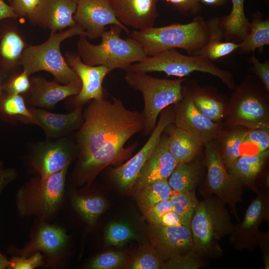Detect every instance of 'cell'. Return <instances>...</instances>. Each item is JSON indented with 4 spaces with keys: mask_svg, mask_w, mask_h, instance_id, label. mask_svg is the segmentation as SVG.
<instances>
[{
    "mask_svg": "<svg viewBox=\"0 0 269 269\" xmlns=\"http://www.w3.org/2000/svg\"><path fill=\"white\" fill-rule=\"evenodd\" d=\"M144 125L143 114L128 110L119 99L92 100L78 134L82 170H95L127 157L135 146L126 148L125 143Z\"/></svg>",
    "mask_w": 269,
    "mask_h": 269,
    "instance_id": "6da1fadb",
    "label": "cell"
},
{
    "mask_svg": "<svg viewBox=\"0 0 269 269\" xmlns=\"http://www.w3.org/2000/svg\"><path fill=\"white\" fill-rule=\"evenodd\" d=\"M129 36L139 43L146 56L176 48L192 55L206 45L209 31L206 21L197 15L188 23L134 30Z\"/></svg>",
    "mask_w": 269,
    "mask_h": 269,
    "instance_id": "7a4b0ae2",
    "label": "cell"
},
{
    "mask_svg": "<svg viewBox=\"0 0 269 269\" xmlns=\"http://www.w3.org/2000/svg\"><path fill=\"white\" fill-rule=\"evenodd\" d=\"M225 205L217 197L207 196L199 202L193 215L192 251L203 258H220L223 254L220 242L233 231L234 225Z\"/></svg>",
    "mask_w": 269,
    "mask_h": 269,
    "instance_id": "3957f363",
    "label": "cell"
},
{
    "mask_svg": "<svg viewBox=\"0 0 269 269\" xmlns=\"http://www.w3.org/2000/svg\"><path fill=\"white\" fill-rule=\"evenodd\" d=\"M123 29L112 24L109 30H104L98 45L91 43L86 35L79 36L77 53L82 61L91 66L103 65L127 71L133 63L143 60L146 55L141 46L128 36L123 39L120 34Z\"/></svg>",
    "mask_w": 269,
    "mask_h": 269,
    "instance_id": "277c9868",
    "label": "cell"
},
{
    "mask_svg": "<svg viewBox=\"0 0 269 269\" xmlns=\"http://www.w3.org/2000/svg\"><path fill=\"white\" fill-rule=\"evenodd\" d=\"M83 34L86 35L84 28L76 23L64 30L50 32L48 38L41 44H28L21 59L22 70L29 76L40 71L48 72L55 81L64 85L79 79L66 63L60 47L64 40Z\"/></svg>",
    "mask_w": 269,
    "mask_h": 269,
    "instance_id": "5b68a950",
    "label": "cell"
},
{
    "mask_svg": "<svg viewBox=\"0 0 269 269\" xmlns=\"http://www.w3.org/2000/svg\"><path fill=\"white\" fill-rule=\"evenodd\" d=\"M124 78L127 83L142 95L145 134L153 131L161 112L182 99V84L186 80L184 78L175 80L158 78L146 73L131 70L126 71Z\"/></svg>",
    "mask_w": 269,
    "mask_h": 269,
    "instance_id": "8992f818",
    "label": "cell"
},
{
    "mask_svg": "<svg viewBox=\"0 0 269 269\" xmlns=\"http://www.w3.org/2000/svg\"><path fill=\"white\" fill-rule=\"evenodd\" d=\"M128 70L144 73L163 72L168 76L180 78L199 71L218 77L230 89L235 87L233 76L230 72L220 68L212 61L204 56L183 55L175 48L146 56L137 63L132 64Z\"/></svg>",
    "mask_w": 269,
    "mask_h": 269,
    "instance_id": "52a82bcc",
    "label": "cell"
},
{
    "mask_svg": "<svg viewBox=\"0 0 269 269\" xmlns=\"http://www.w3.org/2000/svg\"><path fill=\"white\" fill-rule=\"evenodd\" d=\"M67 168L52 174L46 179H34L23 186L16 197L20 214L42 218L53 214L62 201Z\"/></svg>",
    "mask_w": 269,
    "mask_h": 269,
    "instance_id": "ba28073f",
    "label": "cell"
},
{
    "mask_svg": "<svg viewBox=\"0 0 269 269\" xmlns=\"http://www.w3.org/2000/svg\"><path fill=\"white\" fill-rule=\"evenodd\" d=\"M205 146L207 168L206 192L215 194L228 205L231 212L239 221L237 204L243 200L242 185L227 171L216 143L213 140Z\"/></svg>",
    "mask_w": 269,
    "mask_h": 269,
    "instance_id": "9c48e42d",
    "label": "cell"
},
{
    "mask_svg": "<svg viewBox=\"0 0 269 269\" xmlns=\"http://www.w3.org/2000/svg\"><path fill=\"white\" fill-rule=\"evenodd\" d=\"M235 90L232 98L235 106L231 114V123L249 130L269 128V111L264 93L252 80V77H247Z\"/></svg>",
    "mask_w": 269,
    "mask_h": 269,
    "instance_id": "30bf717a",
    "label": "cell"
},
{
    "mask_svg": "<svg viewBox=\"0 0 269 269\" xmlns=\"http://www.w3.org/2000/svg\"><path fill=\"white\" fill-rule=\"evenodd\" d=\"M182 99L175 104L176 127L188 132L206 145L219 134L220 127L197 109L189 89L182 87Z\"/></svg>",
    "mask_w": 269,
    "mask_h": 269,
    "instance_id": "8fae6325",
    "label": "cell"
},
{
    "mask_svg": "<svg viewBox=\"0 0 269 269\" xmlns=\"http://www.w3.org/2000/svg\"><path fill=\"white\" fill-rule=\"evenodd\" d=\"M163 110L150 137L143 147L127 162L113 170V176L121 188H133L145 162L158 144L162 132L174 123V113L171 110Z\"/></svg>",
    "mask_w": 269,
    "mask_h": 269,
    "instance_id": "7c38bea8",
    "label": "cell"
},
{
    "mask_svg": "<svg viewBox=\"0 0 269 269\" xmlns=\"http://www.w3.org/2000/svg\"><path fill=\"white\" fill-rule=\"evenodd\" d=\"M269 198L266 192L259 191L246 211L243 221L234 226L230 242L237 250H253L256 247L259 227L269 219Z\"/></svg>",
    "mask_w": 269,
    "mask_h": 269,
    "instance_id": "4fadbf2b",
    "label": "cell"
},
{
    "mask_svg": "<svg viewBox=\"0 0 269 269\" xmlns=\"http://www.w3.org/2000/svg\"><path fill=\"white\" fill-rule=\"evenodd\" d=\"M73 18L90 39L100 37L107 25H117L128 34L130 33L117 18L110 0H79Z\"/></svg>",
    "mask_w": 269,
    "mask_h": 269,
    "instance_id": "5bb4252c",
    "label": "cell"
},
{
    "mask_svg": "<svg viewBox=\"0 0 269 269\" xmlns=\"http://www.w3.org/2000/svg\"><path fill=\"white\" fill-rule=\"evenodd\" d=\"M64 57L82 83L80 92L73 98V103L80 106L91 100L103 99L104 90L102 84L104 79L113 69L103 65L86 64L77 53L70 51L65 52Z\"/></svg>",
    "mask_w": 269,
    "mask_h": 269,
    "instance_id": "9a60e30c",
    "label": "cell"
},
{
    "mask_svg": "<svg viewBox=\"0 0 269 269\" xmlns=\"http://www.w3.org/2000/svg\"><path fill=\"white\" fill-rule=\"evenodd\" d=\"M28 44L17 18L0 21V80L19 70Z\"/></svg>",
    "mask_w": 269,
    "mask_h": 269,
    "instance_id": "2e32d148",
    "label": "cell"
},
{
    "mask_svg": "<svg viewBox=\"0 0 269 269\" xmlns=\"http://www.w3.org/2000/svg\"><path fill=\"white\" fill-rule=\"evenodd\" d=\"M149 235L152 247L163 261L193 250L190 229L184 225L151 224Z\"/></svg>",
    "mask_w": 269,
    "mask_h": 269,
    "instance_id": "e0dca14e",
    "label": "cell"
},
{
    "mask_svg": "<svg viewBox=\"0 0 269 269\" xmlns=\"http://www.w3.org/2000/svg\"><path fill=\"white\" fill-rule=\"evenodd\" d=\"M30 87L25 94L30 105L47 109L52 108L59 101L80 91L82 83L79 78L68 84L55 80L49 81L41 76L30 78Z\"/></svg>",
    "mask_w": 269,
    "mask_h": 269,
    "instance_id": "ac0fdd59",
    "label": "cell"
},
{
    "mask_svg": "<svg viewBox=\"0 0 269 269\" xmlns=\"http://www.w3.org/2000/svg\"><path fill=\"white\" fill-rule=\"evenodd\" d=\"M178 163L168 148V137L160 140L145 162L134 186L135 192L158 180L167 179Z\"/></svg>",
    "mask_w": 269,
    "mask_h": 269,
    "instance_id": "d6986e66",
    "label": "cell"
},
{
    "mask_svg": "<svg viewBox=\"0 0 269 269\" xmlns=\"http://www.w3.org/2000/svg\"><path fill=\"white\" fill-rule=\"evenodd\" d=\"M159 0H110L118 20L125 26L138 29L154 26Z\"/></svg>",
    "mask_w": 269,
    "mask_h": 269,
    "instance_id": "ffe728a7",
    "label": "cell"
},
{
    "mask_svg": "<svg viewBox=\"0 0 269 269\" xmlns=\"http://www.w3.org/2000/svg\"><path fill=\"white\" fill-rule=\"evenodd\" d=\"M72 158V150L65 139L42 143L36 147L31 158V164L44 180L52 174L68 166Z\"/></svg>",
    "mask_w": 269,
    "mask_h": 269,
    "instance_id": "44dd1931",
    "label": "cell"
},
{
    "mask_svg": "<svg viewBox=\"0 0 269 269\" xmlns=\"http://www.w3.org/2000/svg\"><path fill=\"white\" fill-rule=\"evenodd\" d=\"M79 0H40L37 25L50 32L63 30L75 25L73 16Z\"/></svg>",
    "mask_w": 269,
    "mask_h": 269,
    "instance_id": "7402d4cb",
    "label": "cell"
},
{
    "mask_svg": "<svg viewBox=\"0 0 269 269\" xmlns=\"http://www.w3.org/2000/svg\"><path fill=\"white\" fill-rule=\"evenodd\" d=\"M31 120L39 126L45 134L51 137H59L74 129L80 123L82 110L77 106L70 113L55 114L44 110L30 109Z\"/></svg>",
    "mask_w": 269,
    "mask_h": 269,
    "instance_id": "603a6c76",
    "label": "cell"
},
{
    "mask_svg": "<svg viewBox=\"0 0 269 269\" xmlns=\"http://www.w3.org/2000/svg\"><path fill=\"white\" fill-rule=\"evenodd\" d=\"M220 16H215L206 21L209 36L206 45L191 55H201L213 61L226 57L237 50L240 43L223 41L224 32L220 24Z\"/></svg>",
    "mask_w": 269,
    "mask_h": 269,
    "instance_id": "cb8c5ba5",
    "label": "cell"
},
{
    "mask_svg": "<svg viewBox=\"0 0 269 269\" xmlns=\"http://www.w3.org/2000/svg\"><path fill=\"white\" fill-rule=\"evenodd\" d=\"M245 0H231L232 8L229 14L221 16L220 24L225 41L241 43L250 28V22L245 12Z\"/></svg>",
    "mask_w": 269,
    "mask_h": 269,
    "instance_id": "d4e9b609",
    "label": "cell"
},
{
    "mask_svg": "<svg viewBox=\"0 0 269 269\" xmlns=\"http://www.w3.org/2000/svg\"><path fill=\"white\" fill-rule=\"evenodd\" d=\"M269 150L252 155H241L228 169V173L240 184L251 185L262 169Z\"/></svg>",
    "mask_w": 269,
    "mask_h": 269,
    "instance_id": "484cf974",
    "label": "cell"
},
{
    "mask_svg": "<svg viewBox=\"0 0 269 269\" xmlns=\"http://www.w3.org/2000/svg\"><path fill=\"white\" fill-rule=\"evenodd\" d=\"M168 137V148L177 162H188L197 154L201 143L184 130L175 127Z\"/></svg>",
    "mask_w": 269,
    "mask_h": 269,
    "instance_id": "4316f807",
    "label": "cell"
},
{
    "mask_svg": "<svg viewBox=\"0 0 269 269\" xmlns=\"http://www.w3.org/2000/svg\"><path fill=\"white\" fill-rule=\"evenodd\" d=\"M252 16L249 31L237 50L241 53H254L257 49L262 51L269 45V18L263 19L262 13L258 11Z\"/></svg>",
    "mask_w": 269,
    "mask_h": 269,
    "instance_id": "83f0119b",
    "label": "cell"
},
{
    "mask_svg": "<svg viewBox=\"0 0 269 269\" xmlns=\"http://www.w3.org/2000/svg\"><path fill=\"white\" fill-rule=\"evenodd\" d=\"M66 241L67 236L62 229L45 225L40 228L35 240L26 252L40 250L49 254H55L62 249Z\"/></svg>",
    "mask_w": 269,
    "mask_h": 269,
    "instance_id": "f1b7e54d",
    "label": "cell"
},
{
    "mask_svg": "<svg viewBox=\"0 0 269 269\" xmlns=\"http://www.w3.org/2000/svg\"><path fill=\"white\" fill-rule=\"evenodd\" d=\"M198 163L191 161L178 163L169 177L168 184L175 191H195L200 179Z\"/></svg>",
    "mask_w": 269,
    "mask_h": 269,
    "instance_id": "f546056e",
    "label": "cell"
},
{
    "mask_svg": "<svg viewBox=\"0 0 269 269\" xmlns=\"http://www.w3.org/2000/svg\"><path fill=\"white\" fill-rule=\"evenodd\" d=\"M172 189L167 179L158 180L135 193L138 204L145 212L156 204L170 199Z\"/></svg>",
    "mask_w": 269,
    "mask_h": 269,
    "instance_id": "4dcf8cb0",
    "label": "cell"
},
{
    "mask_svg": "<svg viewBox=\"0 0 269 269\" xmlns=\"http://www.w3.org/2000/svg\"><path fill=\"white\" fill-rule=\"evenodd\" d=\"M170 200L173 211L180 217L183 225L190 229V223L199 201L195 191L179 192L172 190Z\"/></svg>",
    "mask_w": 269,
    "mask_h": 269,
    "instance_id": "1f68e13d",
    "label": "cell"
},
{
    "mask_svg": "<svg viewBox=\"0 0 269 269\" xmlns=\"http://www.w3.org/2000/svg\"><path fill=\"white\" fill-rule=\"evenodd\" d=\"M190 90V89H189ZM194 104L204 115L213 122L221 120L224 115V105L205 90H190Z\"/></svg>",
    "mask_w": 269,
    "mask_h": 269,
    "instance_id": "d6a6232c",
    "label": "cell"
},
{
    "mask_svg": "<svg viewBox=\"0 0 269 269\" xmlns=\"http://www.w3.org/2000/svg\"><path fill=\"white\" fill-rule=\"evenodd\" d=\"M72 203L80 215L90 224H94L107 207L105 200L97 196H74Z\"/></svg>",
    "mask_w": 269,
    "mask_h": 269,
    "instance_id": "836d02e7",
    "label": "cell"
},
{
    "mask_svg": "<svg viewBox=\"0 0 269 269\" xmlns=\"http://www.w3.org/2000/svg\"><path fill=\"white\" fill-rule=\"evenodd\" d=\"M247 131H234L227 134L223 139L220 154L227 169L229 168L241 155V146Z\"/></svg>",
    "mask_w": 269,
    "mask_h": 269,
    "instance_id": "e575fe53",
    "label": "cell"
},
{
    "mask_svg": "<svg viewBox=\"0 0 269 269\" xmlns=\"http://www.w3.org/2000/svg\"><path fill=\"white\" fill-rule=\"evenodd\" d=\"M0 106L2 112L9 116H18L31 122V114L27 109L21 95L3 93L0 96Z\"/></svg>",
    "mask_w": 269,
    "mask_h": 269,
    "instance_id": "d590c367",
    "label": "cell"
},
{
    "mask_svg": "<svg viewBox=\"0 0 269 269\" xmlns=\"http://www.w3.org/2000/svg\"><path fill=\"white\" fill-rule=\"evenodd\" d=\"M131 269H164V263L153 247L139 252L128 265Z\"/></svg>",
    "mask_w": 269,
    "mask_h": 269,
    "instance_id": "8d00e7d4",
    "label": "cell"
},
{
    "mask_svg": "<svg viewBox=\"0 0 269 269\" xmlns=\"http://www.w3.org/2000/svg\"><path fill=\"white\" fill-rule=\"evenodd\" d=\"M135 235L127 224L113 222L107 227L105 232L106 242L111 245L121 246L134 239Z\"/></svg>",
    "mask_w": 269,
    "mask_h": 269,
    "instance_id": "74e56055",
    "label": "cell"
},
{
    "mask_svg": "<svg viewBox=\"0 0 269 269\" xmlns=\"http://www.w3.org/2000/svg\"><path fill=\"white\" fill-rule=\"evenodd\" d=\"M25 71L18 70L8 75L6 80L1 85L2 91L12 95L26 94L30 87V78Z\"/></svg>",
    "mask_w": 269,
    "mask_h": 269,
    "instance_id": "f35d334b",
    "label": "cell"
},
{
    "mask_svg": "<svg viewBox=\"0 0 269 269\" xmlns=\"http://www.w3.org/2000/svg\"><path fill=\"white\" fill-rule=\"evenodd\" d=\"M207 265L203 257L191 251L167 260L166 262L164 263V269H198Z\"/></svg>",
    "mask_w": 269,
    "mask_h": 269,
    "instance_id": "ab89813d",
    "label": "cell"
},
{
    "mask_svg": "<svg viewBox=\"0 0 269 269\" xmlns=\"http://www.w3.org/2000/svg\"><path fill=\"white\" fill-rule=\"evenodd\" d=\"M40 2V0H11L9 3L18 18H25L37 25Z\"/></svg>",
    "mask_w": 269,
    "mask_h": 269,
    "instance_id": "60d3db41",
    "label": "cell"
},
{
    "mask_svg": "<svg viewBox=\"0 0 269 269\" xmlns=\"http://www.w3.org/2000/svg\"><path fill=\"white\" fill-rule=\"evenodd\" d=\"M126 261L125 255L119 252L102 253L97 256L90 264L93 269H114L120 268Z\"/></svg>",
    "mask_w": 269,
    "mask_h": 269,
    "instance_id": "b9f144b4",
    "label": "cell"
},
{
    "mask_svg": "<svg viewBox=\"0 0 269 269\" xmlns=\"http://www.w3.org/2000/svg\"><path fill=\"white\" fill-rule=\"evenodd\" d=\"M251 144L252 146H255L257 153L268 150L269 146V128L248 131L242 145Z\"/></svg>",
    "mask_w": 269,
    "mask_h": 269,
    "instance_id": "7bdbcfd3",
    "label": "cell"
},
{
    "mask_svg": "<svg viewBox=\"0 0 269 269\" xmlns=\"http://www.w3.org/2000/svg\"><path fill=\"white\" fill-rule=\"evenodd\" d=\"M171 5L179 12L184 14H197L201 9L198 0H159Z\"/></svg>",
    "mask_w": 269,
    "mask_h": 269,
    "instance_id": "ee69618b",
    "label": "cell"
},
{
    "mask_svg": "<svg viewBox=\"0 0 269 269\" xmlns=\"http://www.w3.org/2000/svg\"><path fill=\"white\" fill-rule=\"evenodd\" d=\"M173 210L170 199L162 201L146 210L144 213L150 224H157L160 218L165 213Z\"/></svg>",
    "mask_w": 269,
    "mask_h": 269,
    "instance_id": "f6af8a7d",
    "label": "cell"
},
{
    "mask_svg": "<svg viewBox=\"0 0 269 269\" xmlns=\"http://www.w3.org/2000/svg\"><path fill=\"white\" fill-rule=\"evenodd\" d=\"M248 61L253 64L252 69L260 79L266 90L269 91V61L265 60L260 62L253 54L248 59Z\"/></svg>",
    "mask_w": 269,
    "mask_h": 269,
    "instance_id": "bcb514c9",
    "label": "cell"
},
{
    "mask_svg": "<svg viewBox=\"0 0 269 269\" xmlns=\"http://www.w3.org/2000/svg\"><path fill=\"white\" fill-rule=\"evenodd\" d=\"M43 257L39 253H36L31 257H14L10 261L9 267L14 269H33L41 266Z\"/></svg>",
    "mask_w": 269,
    "mask_h": 269,
    "instance_id": "7dc6e473",
    "label": "cell"
},
{
    "mask_svg": "<svg viewBox=\"0 0 269 269\" xmlns=\"http://www.w3.org/2000/svg\"><path fill=\"white\" fill-rule=\"evenodd\" d=\"M257 246L260 248L266 269H269V232L260 231L257 237Z\"/></svg>",
    "mask_w": 269,
    "mask_h": 269,
    "instance_id": "c3c4849f",
    "label": "cell"
},
{
    "mask_svg": "<svg viewBox=\"0 0 269 269\" xmlns=\"http://www.w3.org/2000/svg\"><path fill=\"white\" fill-rule=\"evenodd\" d=\"M157 224L163 226L183 225L180 217L173 210L168 212L163 215L160 218Z\"/></svg>",
    "mask_w": 269,
    "mask_h": 269,
    "instance_id": "681fc988",
    "label": "cell"
},
{
    "mask_svg": "<svg viewBox=\"0 0 269 269\" xmlns=\"http://www.w3.org/2000/svg\"><path fill=\"white\" fill-rule=\"evenodd\" d=\"M7 18H18V16L10 5L0 0V21Z\"/></svg>",
    "mask_w": 269,
    "mask_h": 269,
    "instance_id": "f907efd6",
    "label": "cell"
},
{
    "mask_svg": "<svg viewBox=\"0 0 269 269\" xmlns=\"http://www.w3.org/2000/svg\"><path fill=\"white\" fill-rule=\"evenodd\" d=\"M200 3L206 5L217 7L226 4L229 0H198Z\"/></svg>",
    "mask_w": 269,
    "mask_h": 269,
    "instance_id": "816d5d0a",
    "label": "cell"
},
{
    "mask_svg": "<svg viewBox=\"0 0 269 269\" xmlns=\"http://www.w3.org/2000/svg\"><path fill=\"white\" fill-rule=\"evenodd\" d=\"M10 261H8L3 255L0 254V269L9 267Z\"/></svg>",
    "mask_w": 269,
    "mask_h": 269,
    "instance_id": "f5cc1de1",
    "label": "cell"
},
{
    "mask_svg": "<svg viewBox=\"0 0 269 269\" xmlns=\"http://www.w3.org/2000/svg\"><path fill=\"white\" fill-rule=\"evenodd\" d=\"M6 175L5 174H0V191L4 183L5 182Z\"/></svg>",
    "mask_w": 269,
    "mask_h": 269,
    "instance_id": "db71d44e",
    "label": "cell"
},
{
    "mask_svg": "<svg viewBox=\"0 0 269 269\" xmlns=\"http://www.w3.org/2000/svg\"><path fill=\"white\" fill-rule=\"evenodd\" d=\"M2 87H1V85L0 84V96L2 95Z\"/></svg>",
    "mask_w": 269,
    "mask_h": 269,
    "instance_id": "11a10c76",
    "label": "cell"
},
{
    "mask_svg": "<svg viewBox=\"0 0 269 269\" xmlns=\"http://www.w3.org/2000/svg\"><path fill=\"white\" fill-rule=\"evenodd\" d=\"M266 0V1H267V2H268V3L269 1V0Z\"/></svg>",
    "mask_w": 269,
    "mask_h": 269,
    "instance_id": "9f6ffc18",
    "label": "cell"
},
{
    "mask_svg": "<svg viewBox=\"0 0 269 269\" xmlns=\"http://www.w3.org/2000/svg\"><path fill=\"white\" fill-rule=\"evenodd\" d=\"M9 3L10 2L11 0H7Z\"/></svg>",
    "mask_w": 269,
    "mask_h": 269,
    "instance_id": "6f0895ef",
    "label": "cell"
}]
</instances>
